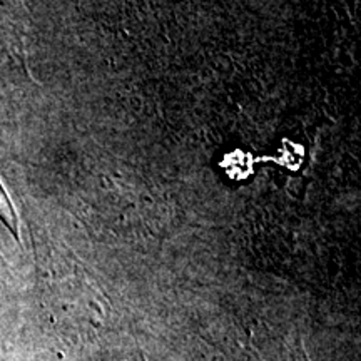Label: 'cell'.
Listing matches in <instances>:
<instances>
[{
	"label": "cell",
	"mask_w": 361,
	"mask_h": 361,
	"mask_svg": "<svg viewBox=\"0 0 361 361\" xmlns=\"http://www.w3.org/2000/svg\"><path fill=\"white\" fill-rule=\"evenodd\" d=\"M0 219L7 224V228L16 234H19V218H17L16 209H13V204L8 197V194L4 189L2 183H0Z\"/></svg>",
	"instance_id": "6da1fadb"
}]
</instances>
